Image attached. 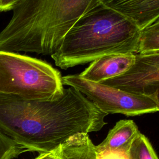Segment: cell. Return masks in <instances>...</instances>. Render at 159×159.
Instances as JSON below:
<instances>
[{
  "label": "cell",
  "instance_id": "obj_1",
  "mask_svg": "<svg viewBox=\"0 0 159 159\" xmlns=\"http://www.w3.org/2000/svg\"><path fill=\"white\" fill-rule=\"evenodd\" d=\"M107 115L72 87L52 101L0 93V130L26 151L50 152L76 134L99 131Z\"/></svg>",
  "mask_w": 159,
  "mask_h": 159
},
{
  "label": "cell",
  "instance_id": "obj_2",
  "mask_svg": "<svg viewBox=\"0 0 159 159\" xmlns=\"http://www.w3.org/2000/svg\"><path fill=\"white\" fill-rule=\"evenodd\" d=\"M101 0H24L0 32V51L52 55L67 32Z\"/></svg>",
  "mask_w": 159,
  "mask_h": 159
},
{
  "label": "cell",
  "instance_id": "obj_3",
  "mask_svg": "<svg viewBox=\"0 0 159 159\" xmlns=\"http://www.w3.org/2000/svg\"><path fill=\"white\" fill-rule=\"evenodd\" d=\"M140 34L132 21L100 2L76 22L51 57L66 70L109 54L138 53Z\"/></svg>",
  "mask_w": 159,
  "mask_h": 159
},
{
  "label": "cell",
  "instance_id": "obj_4",
  "mask_svg": "<svg viewBox=\"0 0 159 159\" xmlns=\"http://www.w3.org/2000/svg\"><path fill=\"white\" fill-rule=\"evenodd\" d=\"M61 78L58 70L43 60L0 51V93L27 100H55L63 93Z\"/></svg>",
  "mask_w": 159,
  "mask_h": 159
},
{
  "label": "cell",
  "instance_id": "obj_5",
  "mask_svg": "<svg viewBox=\"0 0 159 159\" xmlns=\"http://www.w3.org/2000/svg\"><path fill=\"white\" fill-rule=\"evenodd\" d=\"M61 80L63 85L80 91L107 114L135 116L159 111L156 102L149 95L130 93L102 83L91 81L79 75L64 76Z\"/></svg>",
  "mask_w": 159,
  "mask_h": 159
},
{
  "label": "cell",
  "instance_id": "obj_6",
  "mask_svg": "<svg viewBox=\"0 0 159 159\" xmlns=\"http://www.w3.org/2000/svg\"><path fill=\"white\" fill-rule=\"evenodd\" d=\"M134 66L125 73L111 80L112 84L122 90L140 93L147 84L159 81V51L135 54Z\"/></svg>",
  "mask_w": 159,
  "mask_h": 159
},
{
  "label": "cell",
  "instance_id": "obj_7",
  "mask_svg": "<svg viewBox=\"0 0 159 159\" xmlns=\"http://www.w3.org/2000/svg\"><path fill=\"white\" fill-rule=\"evenodd\" d=\"M135 54L112 53L96 59L79 75L87 80L102 83L120 76L135 64Z\"/></svg>",
  "mask_w": 159,
  "mask_h": 159
},
{
  "label": "cell",
  "instance_id": "obj_8",
  "mask_svg": "<svg viewBox=\"0 0 159 159\" xmlns=\"http://www.w3.org/2000/svg\"><path fill=\"white\" fill-rule=\"evenodd\" d=\"M132 21L141 30L159 19V0H101Z\"/></svg>",
  "mask_w": 159,
  "mask_h": 159
},
{
  "label": "cell",
  "instance_id": "obj_9",
  "mask_svg": "<svg viewBox=\"0 0 159 159\" xmlns=\"http://www.w3.org/2000/svg\"><path fill=\"white\" fill-rule=\"evenodd\" d=\"M139 132L137 125L133 120L118 121L109 130L105 139L96 146L99 156L111 153L125 155Z\"/></svg>",
  "mask_w": 159,
  "mask_h": 159
},
{
  "label": "cell",
  "instance_id": "obj_10",
  "mask_svg": "<svg viewBox=\"0 0 159 159\" xmlns=\"http://www.w3.org/2000/svg\"><path fill=\"white\" fill-rule=\"evenodd\" d=\"M59 159H99V154L88 134L78 133L59 147Z\"/></svg>",
  "mask_w": 159,
  "mask_h": 159
},
{
  "label": "cell",
  "instance_id": "obj_11",
  "mask_svg": "<svg viewBox=\"0 0 159 159\" xmlns=\"http://www.w3.org/2000/svg\"><path fill=\"white\" fill-rule=\"evenodd\" d=\"M159 51V19L141 30L138 53L147 54Z\"/></svg>",
  "mask_w": 159,
  "mask_h": 159
},
{
  "label": "cell",
  "instance_id": "obj_12",
  "mask_svg": "<svg viewBox=\"0 0 159 159\" xmlns=\"http://www.w3.org/2000/svg\"><path fill=\"white\" fill-rule=\"evenodd\" d=\"M127 159H159L148 139L139 132L125 154Z\"/></svg>",
  "mask_w": 159,
  "mask_h": 159
},
{
  "label": "cell",
  "instance_id": "obj_13",
  "mask_svg": "<svg viewBox=\"0 0 159 159\" xmlns=\"http://www.w3.org/2000/svg\"><path fill=\"white\" fill-rule=\"evenodd\" d=\"M25 151L0 130V159H12Z\"/></svg>",
  "mask_w": 159,
  "mask_h": 159
},
{
  "label": "cell",
  "instance_id": "obj_14",
  "mask_svg": "<svg viewBox=\"0 0 159 159\" xmlns=\"http://www.w3.org/2000/svg\"><path fill=\"white\" fill-rule=\"evenodd\" d=\"M140 94L149 95L156 102L159 109V81L153 82L146 85Z\"/></svg>",
  "mask_w": 159,
  "mask_h": 159
},
{
  "label": "cell",
  "instance_id": "obj_15",
  "mask_svg": "<svg viewBox=\"0 0 159 159\" xmlns=\"http://www.w3.org/2000/svg\"><path fill=\"white\" fill-rule=\"evenodd\" d=\"M24 0H0V12L13 10Z\"/></svg>",
  "mask_w": 159,
  "mask_h": 159
},
{
  "label": "cell",
  "instance_id": "obj_16",
  "mask_svg": "<svg viewBox=\"0 0 159 159\" xmlns=\"http://www.w3.org/2000/svg\"><path fill=\"white\" fill-rule=\"evenodd\" d=\"M35 159H59V148L47 153H42Z\"/></svg>",
  "mask_w": 159,
  "mask_h": 159
}]
</instances>
